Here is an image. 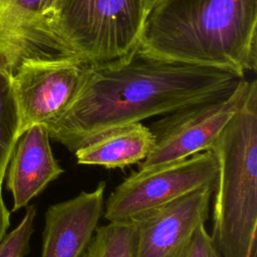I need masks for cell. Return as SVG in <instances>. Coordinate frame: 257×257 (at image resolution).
Segmentation results:
<instances>
[{
    "instance_id": "cell-3",
    "label": "cell",
    "mask_w": 257,
    "mask_h": 257,
    "mask_svg": "<svg viewBox=\"0 0 257 257\" xmlns=\"http://www.w3.org/2000/svg\"><path fill=\"white\" fill-rule=\"evenodd\" d=\"M218 177L210 234L221 257H256L257 82L211 148Z\"/></svg>"
},
{
    "instance_id": "cell-19",
    "label": "cell",
    "mask_w": 257,
    "mask_h": 257,
    "mask_svg": "<svg viewBox=\"0 0 257 257\" xmlns=\"http://www.w3.org/2000/svg\"><path fill=\"white\" fill-rule=\"evenodd\" d=\"M161 0H143V4H144V10H145V16H147V14L149 13V11L160 2ZM146 18V17H145Z\"/></svg>"
},
{
    "instance_id": "cell-17",
    "label": "cell",
    "mask_w": 257,
    "mask_h": 257,
    "mask_svg": "<svg viewBox=\"0 0 257 257\" xmlns=\"http://www.w3.org/2000/svg\"><path fill=\"white\" fill-rule=\"evenodd\" d=\"M60 2H61V0H42L41 14H42L44 20L47 22V24L61 38L60 33H59V27H58ZM61 40H62V38H61Z\"/></svg>"
},
{
    "instance_id": "cell-16",
    "label": "cell",
    "mask_w": 257,
    "mask_h": 257,
    "mask_svg": "<svg viewBox=\"0 0 257 257\" xmlns=\"http://www.w3.org/2000/svg\"><path fill=\"white\" fill-rule=\"evenodd\" d=\"M180 257H221L205 225L200 226Z\"/></svg>"
},
{
    "instance_id": "cell-5",
    "label": "cell",
    "mask_w": 257,
    "mask_h": 257,
    "mask_svg": "<svg viewBox=\"0 0 257 257\" xmlns=\"http://www.w3.org/2000/svg\"><path fill=\"white\" fill-rule=\"evenodd\" d=\"M218 164L212 151L133 172L104 201L108 222L133 220L207 185H216Z\"/></svg>"
},
{
    "instance_id": "cell-18",
    "label": "cell",
    "mask_w": 257,
    "mask_h": 257,
    "mask_svg": "<svg viewBox=\"0 0 257 257\" xmlns=\"http://www.w3.org/2000/svg\"><path fill=\"white\" fill-rule=\"evenodd\" d=\"M10 212L8 211L2 196V185H0V241L6 235V230L9 227Z\"/></svg>"
},
{
    "instance_id": "cell-8",
    "label": "cell",
    "mask_w": 257,
    "mask_h": 257,
    "mask_svg": "<svg viewBox=\"0 0 257 257\" xmlns=\"http://www.w3.org/2000/svg\"><path fill=\"white\" fill-rule=\"evenodd\" d=\"M215 186H204L134 218L136 257H180L209 218Z\"/></svg>"
},
{
    "instance_id": "cell-12",
    "label": "cell",
    "mask_w": 257,
    "mask_h": 257,
    "mask_svg": "<svg viewBox=\"0 0 257 257\" xmlns=\"http://www.w3.org/2000/svg\"><path fill=\"white\" fill-rule=\"evenodd\" d=\"M154 146L155 137L150 127L142 122H134L105 131L73 153L79 165L122 169L143 162Z\"/></svg>"
},
{
    "instance_id": "cell-2",
    "label": "cell",
    "mask_w": 257,
    "mask_h": 257,
    "mask_svg": "<svg viewBox=\"0 0 257 257\" xmlns=\"http://www.w3.org/2000/svg\"><path fill=\"white\" fill-rule=\"evenodd\" d=\"M145 56L244 74L257 66V0H161L138 42Z\"/></svg>"
},
{
    "instance_id": "cell-6",
    "label": "cell",
    "mask_w": 257,
    "mask_h": 257,
    "mask_svg": "<svg viewBox=\"0 0 257 257\" xmlns=\"http://www.w3.org/2000/svg\"><path fill=\"white\" fill-rule=\"evenodd\" d=\"M250 80L244 77L228 94L162 115L150 130L155 137L151 154L139 164L146 170L211 151L222 131L242 106Z\"/></svg>"
},
{
    "instance_id": "cell-10",
    "label": "cell",
    "mask_w": 257,
    "mask_h": 257,
    "mask_svg": "<svg viewBox=\"0 0 257 257\" xmlns=\"http://www.w3.org/2000/svg\"><path fill=\"white\" fill-rule=\"evenodd\" d=\"M106 184L51 205L45 213L41 257H80L104 208Z\"/></svg>"
},
{
    "instance_id": "cell-15",
    "label": "cell",
    "mask_w": 257,
    "mask_h": 257,
    "mask_svg": "<svg viewBox=\"0 0 257 257\" xmlns=\"http://www.w3.org/2000/svg\"><path fill=\"white\" fill-rule=\"evenodd\" d=\"M36 207L26 206V212L18 226L0 241V257H24L29 252V241L34 231Z\"/></svg>"
},
{
    "instance_id": "cell-9",
    "label": "cell",
    "mask_w": 257,
    "mask_h": 257,
    "mask_svg": "<svg viewBox=\"0 0 257 257\" xmlns=\"http://www.w3.org/2000/svg\"><path fill=\"white\" fill-rule=\"evenodd\" d=\"M42 0H0V69L12 76L34 59L73 55L41 14Z\"/></svg>"
},
{
    "instance_id": "cell-14",
    "label": "cell",
    "mask_w": 257,
    "mask_h": 257,
    "mask_svg": "<svg viewBox=\"0 0 257 257\" xmlns=\"http://www.w3.org/2000/svg\"><path fill=\"white\" fill-rule=\"evenodd\" d=\"M20 137V117L12 75L0 69V185Z\"/></svg>"
},
{
    "instance_id": "cell-1",
    "label": "cell",
    "mask_w": 257,
    "mask_h": 257,
    "mask_svg": "<svg viewBox=\"0 0 257 257\" xmlns=\"http://www.w3.org/2000/svg\"><path fill=\"white\" fill-rule=\"evenodd\" d=\"M244 77L229 69L151 58L137 45L121 57L88 63L73 100L46 130L74 152L112 127L226 95Z\"/></svg>"
},
{
    "instance_id": "cell-13",
    "label": "cell",
    "mask_w": 257,
    "mask_h": 257,
    "mask_svg": "<svg viewBox=\"0 0 257 257\" xmlns=\"http://www.w3.org/2000/svg\"><path fill=\"white\" fill-rule=\"evenodd\" d=\"M80 257H136V226L132 220L97 226Z\"/></svg>"
},
{
    "instance_id": "cell-11",
    "label": "cell",
    "mask_w": 257,
    "mask_h": 257,
    "mask_svg": "<svg viewBox=\"0 0 257 257\" xmlns=\"http://www.w3.org/2000/svg\"><path fill=\"white\" fill-rule=\"evenodd\" d=\"M8 166L6 185L13 196L12 212L28 206L49 183L64 173L53 156L46 127L39 124L20 135Z\"/></svg>"
},
{
    "instance_id": "cell-7",
    "label": "cell",
    "mask_w": 257,
    "mask_h": 257,
    "mask_svg": "<svg viewBox=\"0 0 257 257\" xmlns=\"http://www.w3.org/2000/svg\"><path fill=\"white\" fill-rule=\"evenodd\" d=\"M88 63L75 55L24 62L12 76L20 135L32 125L46 128L73 100Z\"/></svg>"
},
{
    "instance_id": "cell-4",
    "label": "cell",
    "mask_w": 257,
    "mask_h": 257,
    "mask_svg": "<svg viewBox=\"0 0 257 257\" xmlns=\"http://www.w3.org/2000/svg\"><path fill=\"white\" fill-rule=\"evenodd\" d=\"M145 17L143 0H61L58 27L71 54L99 63L138 45Z\"/></svg>"
}]
</instances>
